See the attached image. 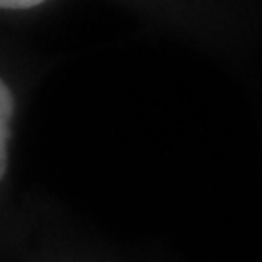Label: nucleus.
<instances>
[{
	"label": "nucleus",
	"mask_w": 262,
	"mask_h": 262,
	"mask_svg": "<svg viewBox=\"0 0 262 262\" xmlns=\"http://www.w3.org/2000/svg\"><path fill=\"white\" fill-rule=\"evenodd\" d=\"M44 3H48V0H0V9L3 11H29Z\"/></svg>",
	"instance_id": "obj_2"
},
{
	"label": "nucleus",
	"mask_w": 262,
	"mask_h": 262,
	"mask_svg": "<svg viewBox=\"0 0 262 262\" xmlns=\"http://www.w3.org/2000/svg\"><path fill=\"white\" fill-rule=\"evenodd\" d=\"M13 114H15V98L9 83L0 77V184L5 182L9 170V146H11V131H13Z\"/></svg>",
	"instance_id": "obj_1"
}]
</instances>
